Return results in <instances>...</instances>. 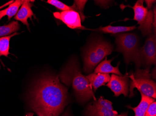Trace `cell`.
Segmentation results:
<instances>
[{"mask_svg":"<svg viewBox=\"0 0 156 116\" xmlns=\"http://www.w3.org/2000/svg\"><path fill=\"white\" fill-rule=\"evenodd\" d=\"M20 28L17 21H13L9 24L0 26V38L16 33Z\"/></svg>","mask_w":156,"mask_h":116,"instance_id":"cell-17","label":"cell"},{"mask_svg":"<svg viewBox=\"0 0 156 116\" xmlns=\"http://www.w3.org/2000/svg\"><path fill=\"white\" fill-rule=\"evenodd\" d=\"M58 77L63 83L68 86L72 85L77 99L80 102H85L92 98L96 100L92 85L86 77L81 74L75 60L68 63Z\"/></svg>","mask_w":156,"mask_h":116,"instance_id":"cell-2","label":"cell"},{"mask_svg":"<svg viewBox=\"0 0 156 116\" xmlns=\"http://www.w3.org/2000/svg\"><path fill=\"white\" fill-rule=\"evenodd\" d=\"M31 2H34V1L24 0L23 3L14 18L15 20L20 21L24 25H26L29 30L30 25L28 23V19L30 18L32 21V17L34 15V13L31 9L33 4L31 3Z\"/></svg>","mask_w":156,"mask_h":116,"instance_id":"cell-11","label":"cell"},{"mask_svg":"<svg viewBox=\"0 0 156 116\" xmlns=\"http://www.w3.org/2000/svg\"><path fill=\"white\" fill-rule=\"evenodd\" d=\"M115 116H128V112H124L122 113L120 115H117Z\"/></svg>","mask_w":156,"mask_h":116,"instance_id":"cell-26","label":"cell"},{"mask_svg":"<svg viewBox=\"0 0 156 116\" xmlns=\"http://www.w3.org/2000/svg\"><path fill=\"white\" fill-rule=\"evenodd\" d=\"M110 77V81L107 86L114 93L115 96L117 97L123 94L125 97L128 96L129 91L128 75L126 74L124 76H119L112 74Z\"/></svg>","mask_w":156,"mask_h":116,"instance_id":"cell-8","label":"cell"},{"mask_svg":"<svg viewBox=\"0 0 156 116\" xmlns=\"http://www.w3.org/2000/svg\"><path fill=\"white\" fill-rule=\"evenodd\" d=\"M116 51L123 54L125 62L128 64L130 62L135 63L138 68L143 64L141 49L139 48V39L134 33H120L114 35Z\"/></svg>","mask_w":156,"mask_h":116,"instance_id":"cell-3","label":"cell"},{"mask_svg":"<svg viewBox=\"0 0 156 116\" xmlns=\"http://www.w3.org/2000/svg\"><path fill=\"white\" fill-rule=\"evenodd\" d=\"M67 92L58 76H44L30 92V107L37 114L58 116L67 104Z\"/></svg>","mask_w":156,"mask_h":116,"instance_id":"cell-1","label":"cell"},{"mask_svg":"<svg viewBox=\"0 0 156 116\" xmlns=\"http://www.w3.org/2000/svg\"><path fill=\"white\" fill-rule=\"evenodd\" d=\"M112 59L108 60L107 58L106 57L105 60L102 61L98 65V66L94 70V74L101 73V74H113L119 76H122L119 70V65L120 62L118 63L116 67H114L111 65Z\"/></svg>","mask_w":156,"mask_h":116,"instance_id":"cell-13","label":"cell"},{"mask_svg":"<svg viewBox=\"0 0 156 116\" xmlns=\"http://www.w3.org/2000/svg\"><path fill=\"white\" fill-rule=\"evenodd\" d=\"M141 53L143 64L148 66L156 64V35L151 34L149 35L143 47L141 49Z\"/></svg>","mask_w":156,"mask_h":116,"instance_id":"cell-9","label":"cell"},{"mask_svg":"<svg viewBox=\"0 0 156 116\" xmlns=\"http://www.w3.org/2000/svg\"><path fill=\"white\" fill-rule=\"evenodd\" d=\"M37 116H44L43 115L41 114H37ZM25 116H34V114L32 112H29L26 114Z\"/></svg>","mask_w":156,"mask_h":116,"instance_id":"cell-25","label":"cell"},{"mask_svg":"<svg viewBox=\"0 0 156 116\" xmlns=\"http://www.w3.org/2000/svg\"><path fill=\"white\" fill-rule=\"evenodd\" d=\"M144 116H156V101H154L149 105Z\"/></svg>","mask_w":156,"mask_h":116,"instance_id":"cell-21","label":"cell"},{"mask_svg":"<svg viewBox=\"0 0 156 116\" xmlns=\"http://www.w3.org/2000/svg\"><path fill=\"white\" fill-rule=\"evenodd\" d=\"M87 1H80V0H75L74 1V6L75 8V12H77L79 14L81 21L83 22L85 20V16L83 14V10L85 5L87 2Z\"/></svg>","mask_w":156,"mask_h":116,"instance_id":"cell-20","label":"cell"},{"mask_svg":"<svg viewBox=\"0 0 156 116\" xmlns=\"http://www.w3.org/2000/svg\"><path fill=\"white\" fill-rule=\"evenodd\" d=\"M112 51L113 47L107 42L98 40L92 42L84 54L85 72H92L99 63L112 53Z\"/></svg>","mask_w":156,"mask_h":116,"instance_id":"cell-4","label":"cell"},{"mask_svg":"<svg viewBox=\"0 0 156 116\" xmlns=\"http://www.w3.org/2000/svg\"><path fill=\"white\" fill-rule=\"evenodd\" d=\"M136 28V27L135 26L124 27V26H112L110 25L105 27H101L99 28L93 29L92 30L115 35V34L122 33L123 32L132 31Z\"/></svg>","mask_w":156,"mask_h":116,"instance_id":"cell-16","label":"cell"},{"mask_svg":"<svg viewBox=\"0 0 156 116\" xmlns=\"http://www.w3.org/2000/svg\"><path fill=\"white\" fill-rule=\"evenodd\" d=\"M47 2L62 11H68V10L74 11L72 6H68L58 0H48Z\"/></svg>","mask_w":156,"mask_h":116,"instance_id":"cell-19","label":"cell"},{"mask_svg":"<svg viewBox=\"0 0 156 116\" xmlns=\"http://www.w3.org/2000/svg\"><path fill=\"white\" fill-rule=\"evenodd\" d=\"M140 93L141 94V100L138 106L136 107L128 106L134 111L135 116H144L149 105L155 101L154 98L147 96L142 92H140Z\"/></svg>","mask_w":156,"mask_h":116,"instance_id":"cell-14","label":"cell"},{"mask_svg":"<svg viewBox=\"0 0 156 116\" xmlns=\"http://www.w3.org/2000/svg\"><path fill=\"white\" fill-rule=\"evenodd\" d=\"M153 12V23H152V26H153V28H154V33H155V35H156V6H155V8H154V11Z\"/></svg>","mask_w":156,"mask_h":116,"instance_id":"cell-22","label":"cell"},{"mask_svg":"<svg viewBox=\"0 0 156 116\" xmlns=\"http://www.w3.org/2000/svg\"><path fill=\"white\" fill-rule=\"evenodd\" d=\"M18 34L19 33L16 32L9 35L0 38V57L2 56L8 57L9 55L10 54L9 50L10 48L9 43L10 39L14 36Z\"/></svg>","mask_w":156,"mask_h":116,"instance_id":"cell-18","label":"cell"},{"mask_svg":"<svg viewBox=\"0 0 156 116\" xmlns=\"http://www.w3.org/2000/svg\"><path fill=\"white\" fill-rule=\"evenodd\" d=\"M62 116H70V115H69V114L68 112H66L64 113V114H63Z\"/></svg>","mask_w":156,"mask_h":116,"instance_id":"cell-27","label":"cell"},{"mask_svg":"<svg viewBox=\"0 0 156 116\" xmlns=\"http://www.w3.org/2000/svg\"><path fill=\"white\" fill-rule=\"evenodd\" d=\"M144 1L139 0L131 7L134 10V20L139 24L138 29L144 36L149 35L152 31L153 12L151 9H148L143 5Z\"/></svg>","mask_w":156,"mask_h":116,"instance_id":"cell-6","label":"cell"},{"mask_svg":"<svg viewBox=\"0 0 156 116\" xmlns=\"http://www.w3.org/2000/svg\"><path fill=\"white\" fill-rule=\"evenodd\" d=\"M53 15L56 19L62 21L68 28L71 29H86L81 25V21L79 14L73 10L55 12Z\"/></svg>","mask_w":156,"mask_h":116,"instance_id":"cell-10","label":"cell"},{"mask_svg":"<svg viewBox=\"0 0 156 116\" xmlns=\"http://www.w3.org/2000/svg\"><path fill=\"white\" fill-rule=\"evenodd\" d=\"M111 101L101 97L89 104L87 108V116H115L118 115Z\"/></svg>","mask_w":156,"mask_h":116,"instance_id":"cell-7","label":"cell"},{"mask_svg":"<svg viewBox=\"0 0 156 116\" xmlns=\"http://www.w3.org/2000/svg\"><path fill=\"white\" fill-rule=\"evenodd\" d=\"M130 78V96H134V89L137 88L140 92L145 95L155 99L156 98V83L151 78L149 68L145 69H136L135 72L129 76Z\"/></svg>","mask_w":156,"mask_h":116,"instance_id":"cell-5","label":"cell"},{"mask_svg":"<svg viewBox=\"0 0 156 116\" xmlns=\"http://www.w3.org/2000/svg\"><path fill=\"white\" fill-rule=\"evenodd\" d=\"M24 0H16L10 4L7 8L0 10V21L4 16H8L9 21L15 16L19 10L20 7L22 6Z\"/></svg>","mask_w":156,"mask_h":116,"instance_id":"cell-15","label":"cell"},{"mask_svg":"<svg viewBox=\"0 0 156 116\" xmlns=\"http://www.w3.org/2000/svg\"><path fill=\"white\" fill-rule=\"evenodd\" d=\"M14 2V1H13V0L10 1L8 2H6V3H5V4H3V5H2V6H1V7H0V9H2V8H4V7H6V6H9L10 4H11V3H12V2Z\"/></svg>","mask_w":156,"mask_h":116,"instance_id":"cell-24","label":"cell"},{"mask_svg":"<svg viewBox=\"0 0 156 116\" xmlns=\"http://www.w3.org/2000/svg\"><path fill=\"white\" fill-rule=\"evenodd\" d=\"M145 3H146V5H147V8L148 9H151V7H152V5L153 3L155 2L156 1H145Z\"/></svg>","mask_w":156,"mask_h":116,"instance_id":"cell-23","label":"cell"},{"mask_svg":"<svg viewBox=\"0 0 156 116\" xmlns=\"http://www.w3.org/2000/svg\"><path fill=\"white\" fill-rule=\"evenodd\" d=\"M86 78L95 91L98 88L108 83L110 81L111 77L109 74L93 73L87 76Z\"/></svg>","mask_w":156,"mask_h":116,"instance_id":"cell-12","label":"cell"}]
</instances>
